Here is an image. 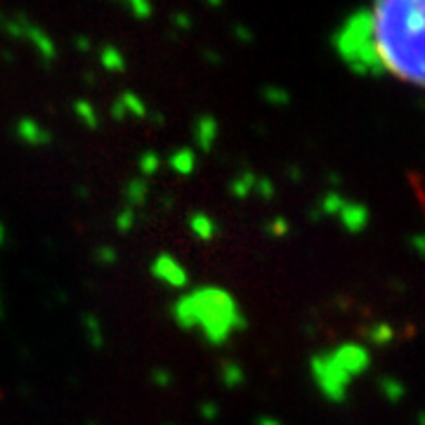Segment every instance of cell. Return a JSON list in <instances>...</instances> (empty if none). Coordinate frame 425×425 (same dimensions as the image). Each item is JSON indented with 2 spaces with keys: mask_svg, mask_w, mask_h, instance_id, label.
Segmentation results:
<instances>
[{
  "mask_svg": "<svg viewBox=\"0 0 425 425\" xmlns=\"http://www.w3.org/2000/svg\"><path fill=\"white\" fill-rule=\"evenodd\" d=\"M191 224H194V231H196V234H201L203 239H208V236L212 234V222H210L205 215L194 217V220H191Z\"/></svg>",
  "mask_w": 425,
  "mask_h": 425,
  "instance_id": "obj_5",
  "label": "cell"
},
{
  "mask_svg": "<svg viewBox=\"0 0 425 425\" xmlns=\"http://www.w3.org/2000/svg\"><path fill=\"white\" fill-rule=\"evenodd\" d=\"M333 48L354 74L392 76L425 90V0L352 12L333 34Z\"/></svg>",
  "mask_w": 425,
  "mask_h": 425,
  "instance_id": "obj_1",
  "label": "cell"
},
{
  "mask_svg": "<svg viewBox=\"0 0 425 425\" xmlns=\"http://www.w3.org/2000/svg\"><path fill=\"white\" fill-rule=\"evenodd\" d=\"M177 319L187 326H201L212 343H222V338L236 324V307L224 293L208 288L180 302Z\"/></svg>",
  "mask_w": 425,
  "mask_h": 425,
  "instance_id": "obj_2",
  "label": "cell"
},
{
  "mask_svg": "<svg viewBox=\"0 0 425 425\" xmlns=\"http://www.w3.org/2000/svg\"><path fill=\"white\" fill-rule=\"evenodd\" d=\"M154 272H156L161 279L168 281L170 286H182V283L187 281L182 267H180L175 260H170V257H158V260H156V267H154Z\"/></svg>",
  "mask_w": 425,
  "mask_h": 425,
  "instance_id": "obj_3",
  "label": "cell"
},
{
  "mask_svg": "<svg viewBox=\"0 0 425 425\" xmlns=\"http://www.w3.org/2000/svg\"><path fill=\"white\" fill-rule=\"evenodd\" d=\"M173 168H175L177 173H189L191 166H194V156H191V151H180L173 156Z\"/></svg>",
  "mask_w": 425,
  "mask_h": 425,
  "instance_id": "obj_4",
  "label": "cell"
},
{
  "mask_svg": "<svg viewBox=\"0 0 425 425\" xmlns=\"http://www.w3.org/2000/svg\"><path fill=\"white\" fill-rule=\"evenodd\" d=\"M119 53L116 50H107V57H104V64L112 69H123V60H119Z\"/></svg>",
  "mask_w": 425,
  "mask_h": 425,
  "instance_id": "obj_6",
  "label": "cell"
}]
</instances>
